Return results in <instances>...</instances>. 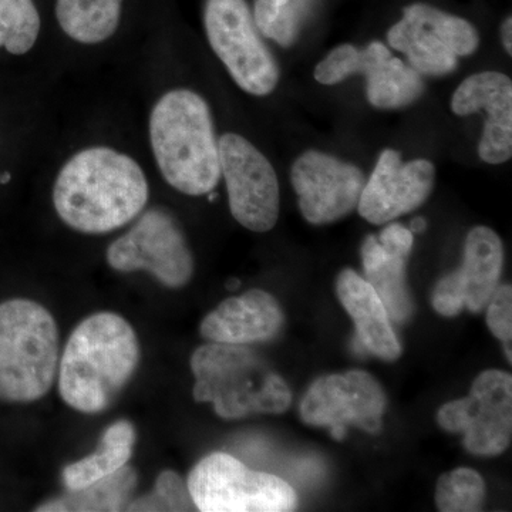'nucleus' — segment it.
Returning <instances> with one entry per match:
<instances>
[{"label": "nucleus", "instance_id": "nucleus-26", "mask_svg": "<svg viewBox=\"0 0 512 512\" xmlns=\"http://www.w3.org/2000/svg\"><path fill=\"white\" fill-rule=\"evenodd\" d=\"M485 501L484 478L471 468H456L437 481L436 505L441 512H477Z\"/></svg>", "mask_w": 512, "mask_h": 512}, {"label": "nucleus", "instance_id": "nucleus-22", "mask_svg": "<svg viewBox=\"0 0 512 512\" xmlns=\"http://www.w3.org/2000/svg\"><path fill=\"white\" fill-rule=\"evenodd\" d=\"M123 0H56L60 28L80 45H100L119 29Z\"/></svg>", "mask_w": 512, "mask_h": 512}, {"label": "nucleus", "instance_id": "nucleus-28", "mask_svg": "<svg viewBox=\"0 0 512 512\" xmlns=\"http://www.w3.org/2000/svg\"><path fill=\"white\" fill-rule=\"evenodd\" d=\"M487 325L495 338L503 342L505 355L511 363L512 340V288L511 285H498L488 301Z\"/></svg>", "mask_w": 512, "mask_h": 512}, {"label": "nucleus", "instance_id": "nucleus-24", "mask_svg": "<svg viewBox=\"0 0 512 512\" xmlns=\"http://www.w3.org/2000/svg\"><path fill=\"white\" fill-rule=\"evenodd\" d=\"M308 0H255L254 20L259 33L289 47L301 33Z\"/></svg>", "mask_w": 512, "mask_h": 512}, {"label": "nucleus", "instance_id": "nucleus-12", "mask_svg": "<svg viewBox=\"0 0 512 512\" xmlns=\"http://www.w3.org/2000/svg\"><path fill=\"white\" fill-rule=\"evenodd\" d=\"M386 396L379 382L363 370L320 377L301 402V417L309 426L326 427L343 440L350 426L376 434L382 430Z\"/></svg>", "mask_w": 512, "mask_h": 512}, {"label": "nucleus", "instance_id": "nucleus-30", "mask_svg": "<svg viewBox=\"0 0 512 512\" xmlns=\"http://www.w3.org/2000/svg\"><path fill=\"white\" fill-rule=\"evenodd\" d=\"M501 39H503V45L507 50L508 55H512V19L507 18L504 20L503 28H501Z\"/></svg>", "mask_w": 512, "mask_h": 512}, {"label": "nucleus", "instance_id": "nucleus-18", "mask_svg": "<svg viewBox=\"0 0 512 512\" xmlns=\"http://www.w3.org/2000/svg\"><path fill=\"white\" fill-rule=\"evenodd\" d=\"M284 322V311L274 296L251 289L221 302L202 319L200 332L210 342L248 346L276 338Z\"/></svg>", "mask_w": 512, "mask_h": 512}, {"label": "nucleus", "instance_id": "nucleus-13", "mask_svg": "<svg viewBox=\"0 0 512 512\" xmlns=\"http://www.w3.org/2000/svg\"><path fill=\"white\" fill-rule=\"evenodd\" d=\"M355 74L366 77L367 100L376 109H403L424 93L421 74L392 56L380 42L370 43L365 49L335 47L315 69L316 82L325 86L342 83Z\"/></svg>", "mask_w": 512, "mask_h": 512}, {"label": "nucleus", "instance_id": "nucleus-14", "mask_svg": "<svg viewBox=\"0 0 512 512\" xmlns=\"http://www.w3.org/2000/svg\"><path fill=\"white\" fill-rule=\"evenodd\" d=\"M291 181L299 210L313 225L332 224L355 211L366 184L359 167L316 150L293 163Z\"/></svg>", "mask_w": 512, "mask_h": 512}, {"label": "nucleus", "instance_id": "nucleus-7", "mask_svg": "<svg viewBox=\"0 0 512 512\" xmlns=\"http://www.w3.org/2000/svg\"><path fill=\"white\" fill-rule=\"evenodd\" d=\"M208 42L229 76L244 92L268 96L279 82V67L256 28L247 0H207Z\"/></svg>", "mask_w": 512, "mask_h": 512}, {"label": "nucleus", "instance_id": "nucleus-3", "mask_svg": "<svg viewBox=\"0 0 512 512\" xmlns=\"http://www.w3.org/2000/svg\"><path fill=\"white\" fill-rule=\"evenodd\" d=\"M148 133L158 170L174 190L201 197L217 188L220 146L204 97L188 89L163 94L151 110Z\"/></svg>", "mask_w": 512, "mask_h": 512}, {"label": "nucleus", "instance_id": "nucleus-19", "mask_svg": "<svg viewBox=\"0 0 512 512\" xmlns=\"http://www.w3.org/2000/svg\"><path fill=\"white\" fill-rule=\"evenodd\" d=\"M336 293L343 308L356 326V339L366 352L379 359L394 362L402 356V345L393 329V320L386 306L367 284L366 279L353 269L340 272Z\"/></svg>", "mask_w": 512, "mask_h": 512}, {"label": "nucleus", "instance_id": "nucleus-8", "mask_svg": "<svg viewBox=\"0 0 512 512\" xmlns=\"http://www.w3.org/2000/svg\"><path fill=\"white\" fill-rule=\"evenodd\" d=\"M114 271L148 272L170 289L184 288L194 274V256L183 228L171 212L153 208L107 249Z\"/></svg>", "mask_w": 512, "mask_h": 512}, {"label": "nucleus", "instance_id": "nucleus-32", "mask_svg": "<svg viewBox=\"0 0 512 512\" xmlns=\"http://www.w3.org/2000/svg\"><path fill=\"white\" fill-rule=\"evenodd\" d=\"M238 286H239V282L238 281H231L228 284V288L229 289H235V288H238Z\"/></svg>", "mask_w": 512, "mask_h": 512}, {"label": "nucleus", "instance_id": "nucleus-1", "mask_svg": "<svg viewBox=\"0 0 512 512\" xmlns=\"http://www.w3.org/2000/svg\"><path fill=\"white\" fill-rule=\"evenodd\" d=\"M148 195L147 177L137 161L104 146L74 154L53 185V205L60 220L89 235L109 234L136 220Z\"/></svg>", "mask_w": 512, "mask_h": 512}, {"label": "nucleus", "instance_id": "nucleus-9", "mask_svg": "<svg viewBox=\"0 0 512 512\" xmlns=\"http://www.w3.org/2000/svg\"><path fill=\"white\" fill-rule=\"evenodd\" d=\"M387 40L417 73L434 77L453 73L458 57L473 55L480 45L470 22L426 3L404 8L403 19L390 28Z\"/></svg>", "mask_w": 512, "mask_h": 512}, {"label": "nucleus", "instance_id": "nucleus-23", "mask_svg": "<svg viewBox=\"0 0 512 512\" xmlns=\"http://www.w3.org/2000/svg\"><path fill=\"white\" fill-rule=\"evenodd\" d=\"M134 468L124 466L117 473L87 485L82 490L69 491L63 497L47 501L36 511H123L131 503L137 485Z\"/></svg>", "mask_w": 512, "mask_h": 512}, {"label": "nucleus", "instance_id": "nucleus-2", "mask_svg": "<svg viewBox=\"0 0 512 512\" xmlns=\"http://www.w3.org/2000/svg\"><path fill=\"white\" fill-rule=\"evenodd\" d=\"M140 343L130 323L113 312L89 316L73 330L59 360V392L76 412L109 409L133 379Z\"/></svg>", "mask_w": 512, "mask_h": 512}, {"label": "nucleus", "instance_id": "nucleus-6", "mask_svg": "<svg viewBox=\"0 0 512 512\" xmlns=\"http://www.w3.org/2000/svg\"><path fill=\"white\" fill-rule=\"evenodd\" d=\"M187 485L201 512H288L298 507L291 484L251 470L227 453H211L198 461Z\"/></svg>", "mask_w": 512, "mask_h": 512}, {"label": "nucleus", "instance_id": "nucleus-17", "mask_svg": "<svg viewBox=\"0 0 512 512\" xmlns=\"http://www.w3.org/2000/svg\"><path fill=\"white\" fill-rule=\"evenodd\" d=\"M451 110L457 116H468L485 110L478 154L488 164H503L512 156V83L500 72H481L467 77L451 99Z\"/></svg>", "mask_w": 512, "mask_h": 512}, {"label": "nucleus", "instance_id": "nucleus-15", "mask_svg": "<svg viewBox=\"0 0 512 512\" xmlns=\"http://www.w3.org/2000/svg\"><path fill=\"white\" fill-rule=\"evenodd\" d=\"M504 266V245L493 229L476 227L468 232L463 264L444 276L433 291L434 311L453 318L463 309L483 311L500 284Z\"/></svg>", "mask_w": 512, "mask_h": 512}, {"label": "nucleus", "instance_id": "nucleus-27", "mask_svg": "<svg viewBox=\"0 0 512 512\" xmlns=\"http://www.w3.org/2000/svg\"><path fill=\"white\" fill-rule=\"evenodd\" d=\"M127 511H197L187 481L174 471L157 477L154 491L128 504Z\"/></svg>", "mask_w": 512, "mask_h": 512}, {"label": "nucleus", "instance_id": "nucleus-25", "mask_svg": "<svg viewBox=\"0 0 512 512\" xmlns=\"http://www.w3.org/2000/svg\"><path fill=\"white\" fill-rule=\"evenodd\" d=\"M40 25L33 0H0V49L26 55L37 42Z\"/></svg>", "mask_w": 512, "mask_h": 512}, {"label": "nucleus", "instance_id": "nucleus-29", "mask_svg": "<svg viewBox=\"0 0 512 512\" xmlns=\"http://www.w3.org/2000/svg\"><path fill=\"white\" fill-rule=\"evenodd\" d=\"M380 244L384 248L393 249V251L402 252V254L410 255L414 245V234L409 228L402 224L392 222L380 232Z\"/></svg>", "mask_w": 512, "mask_h": 512}, {"label": "nucleus", "instance_id": "nucleus-21", "mask_svg": "<svg viewBox=\"0 0 512 512\" xmlns=\"http://www.w3.org/2000/svg\"><path fill=\"white\" fill-rule=\"evenodd\" d=\"M136 429L127 420L116 421L104 431L100 446L92 456L64 467L62 480L67 491L82 490L127 466L136 443Z\"/></svg>", "mask_w": 512, "mask_h": 512}, {"label": "nucleus", "instance_id": "nucleus-20", "mask_svg": "<svg viewBox=\"0 0 512 512\" xmlns=\"http://www.w3.org/2000/svg\"><path fill=\"white\" fill-rule=\"evenodd\" d=\"M407 256L384 248L375 235H369L362 245L367 284L375 289L396 323L407 322L414 312L412 296L406 285Z\"/></svg>", "mask_w": 512, "mask_h": 512}, {"label": "nucleus", "instance_id": "nucleus-16", "mask_svg": "<svg viewBox=\"0 0 512 512\" xmlns=\"http://www.w3.org/2000/svg\"><path fill=\"white\" fill-rule=\"evenodd\" d=\"M436 181L429 160L403 163L396 150H384L360 195L357 210L370 224L383 225L426 202Z\"/></svg>", "mask_w": 512, "mask_h": 512}, {"label": "nucleus", "instance_id": "nucleus-11", "mask_svg": "<svg viewBox=\"0 0 512 512\" xmlns=\"http://www.w3.org/2000/svg\"><path fill=\"white\" fill-rule=\"evenodd\" d=\"M218 146L232 217L249 231H271L278 222L281 205L274 167L239 134L225 133Z\"/></svg>", "mask_w": 512, "mask_h": 512}, {"label": "nucleus", "instance_id": "nucleus-5", "mask_svg": "<svg viewBox=\"0 0 512 512\" xmlns=\"http://www.w3.org/2000/svg\"><path fill=\"white\" fill-rule=\"evenodd\" d=\"M59 360V330L45 306L29 299L0 303V402L42 399Z\"/></svg>", "mask_w": 512, "mask_h": 512}, {"label": "nucleus", "instance_id": "nucleus-10", "mask_svg": "<svg viewBox=\"0 0 512 512\" xmlns=\"http://www.w3.org/2000/svg\"><path fill=\"white\" fill-rule=\"evenodd\" d=\"M437 423L450 433H463L474 456H500L512 439V377L485 370L474 380L470 396L444 404Z\"/></svg>", "mask_w": 512, "mask_h": 512}, {"label": "nucleus", "instance_id": "nucleus-31", "mask_svg": "<svg viewBox=\"0 0 512 512\" xmlns=\"http://www.w3.org/2000/svg\"><path fill=\"white\" fill-rule=\"evenodd\" d=\"M427 228V222L424 220V218H416V220L412 221V225H410V231L413 232V234H421V232L426 231Z\"/></svg>", "mask_w": 512, "mask_h": 512}, {"label": "nucleus", "instance_id": "nucleus-4", "mask_svg": "<svg viewBox=\"0 0 512 512\" xmlns=\"http://www.w3.org/2000/svg\"><path fill=\"white\" fill-rule=\"evenodd\" d=\"M195 402L211 403L222 419L281 414L289 409L288 384L248 346L210 342L192 353Z\"/></svg>", "mask_w": 512, "mask_h": 512}]
</instances>
